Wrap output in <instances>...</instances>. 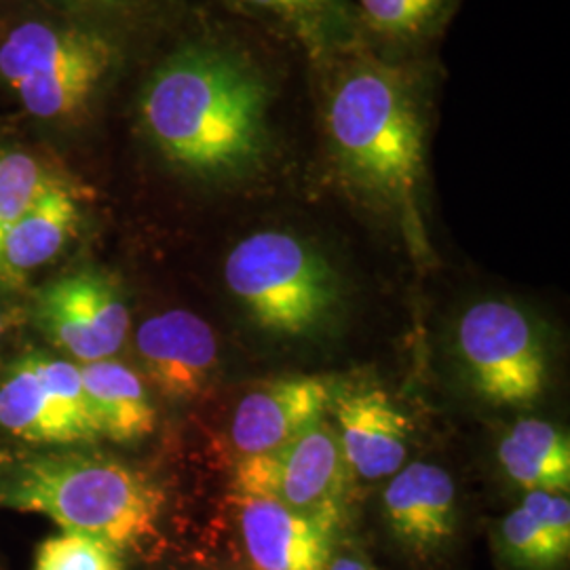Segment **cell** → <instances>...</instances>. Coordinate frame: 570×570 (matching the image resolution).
I'll list each match as a JSON object with an SVG mask.
<instances>
[{
  "label": "cell",
  "mask_w": 570,
  "mask_h": 570,
  "mask_svg": "<svg viewBox=\"0 0 570 570\" xmlns=\"http://www.w3.org/2000/svg\"><path fill=\"white\" fill-rule=\"evenodd\" d=\"M136 121L150 148L184 176L244 183L279 150L284 72L239 30H207L153 66L136 96Z\"/></svg>",
  "instance_id": "obj_1"
},
{
  "label": "cell",
  "mask_w": 570,
  "mask_h": 570,
  "mask_svg": "<svg viewBox=\"0 0 570 570\" xmlns=\"http://www.w3.org/2000/svg\"><path fill=\"white\" fill-rule=\"evenodd\" d=\"M438 63L393 60L355 45L311 63L317 131L341 180L414 239L435 119Z\"/></svg>",
  "instance_id": "obj_2"
},
{
  "label": "cell",
  "mask_w": 570,
  "mask_h": 570,
  "mask_svg": "<svg viewBox=\"0 0 570 570\" xmlns=\"http://www.w3.org/2000/svg\"><path fill=\"white\" fill-rule=\"evenodd\" d=\"M0 505L39 513L63 532L122 550L157 530L165 494L148 475L117 461L51 454L18 469L0 489Z\"/></svg>",
  "instance_id": "obj_3"
},
{
  "label": "cell",
  "mask_w": 570,
  "mask_h": 570,
  "mask_svg": "<svg viewBox=\"0 0 570 570\" xmlns=\"http://www.w3.org/2000/svg\"><path fill=\"white\" fill-rule=\"evenodd\" d=\"M122 66V45L91 21H21L0 42V79L47 122L85 119Z\"/></svg>",
  "instance_id": "obj_4"
},
{
  "label": "cell",
  "mask_w": 570,
  "mask_h": 570,
  "mask_svg": "<svg viewBox=\"0 0 570 570\" xmlns=\"http://www.w3.org/2000/svg\"><path fill=\"white\" fill-rule=\"evenodd\" d=\"M225 279L258 326L306 334L338 301V273L326 254L294 230L263 228L228 252Z\"/></svg>",
  "instance_id": "obj_5"
},
{
  "label": "cell",
  "mask_w": 570,
  "mask_h": 570,
  "mask_svg": "<svg viewBox=\"0 0 570 570\" xmlns=\"http://www.w3.org/2000/svg\"><path fill=\"white\" fill-rule=\"evenodd\" d=\"M235 492L275 501L334 537L348 497V465L336 431L320 421L284 449L245 456L235 471Z\"/></svg>",
  "instance_id": "obj_6"
},
{
  "label": "cell",
  "mask_w": 570,
  "mask_h": 570,
  "mask_svg": "<svg viewBox=\"0 0 570 570\" xmlns=\"http://www.w3.org/2000/svg\"><path fill=\"white\" fill-rule=\"evenodd\" d=\"M456 341L471 385L492 404H530L548 385V360L539 334L510 303L471 306L459 324Z\"/></svg>",
  "instance_id": "obj_7"
},
{
  "label": "cell",
  "mask_w": 570,
  "mask_h": 570,
  "mask_svg": "<svg viewBox=\"0 0 570 570\" xmlns=\"http://www.w3.org/2000/svg\"><path fill=\"white\" fill-rule=\"evenodd\" d=\"M0 428L30 444H89L102 438L79 366L42 353L23 355L4 372Z\"/></svg>",
  "instance_id": "obj_8"
},
{
  "label": "cell",
  "mask_w": 570,
  "mask_h": 570,
  "mask_svg": "<svg viewBox=\"0 0 570 570\" xmlns=\"http://www.w3.org/2000/svg\"><path fill=\"white\" fill-rule=\"evenodd\" d=\"M35 317L53 345L82 364L115 355L129 330L121 289L100 271H79L45 285Z\"/></svg>",
  "instance_id": "obj_9"
},
{
  "label": "cell",
  "mask_w": 570,
  "mask_h": 570,
  "mask_svg": "<svg viewBox=\"0 0 570 570\" xmlns=\"http://www.w3.org/2000/svg\"><path fill=\"white\" fill-rule=\"evenodd\" d=\"M332 404V387L320 376H285L247 393L230 423L233 449L245 456L284 449L317 425Z\"/></svg>",
  "instance_id": "obj_10"
},
{
  "label": "cell",
  "mask_w": 570,
  "mask_h": 570,
  "mask_svg": "<svg viewBox=\"0 0 570 570\" xmlns=\"http://www.w3.org/2000/svg\"><path fill=\"white\" fill-rule=\"evenodd\" d=\"M136 345L148 381L169 400L199 395L218 362L212 327L183 308L146 320Z\"/></svg>",
  "instance_id": "obj_11"
},
{
  "label": "cell",
  "mask_w": 570,
  "mask_h": 570,
  "mask_svg": "<svg viewBox=\"0 0 570 570\" xmlns=\"http://www.w3.org/2000/svg\"><path fill=\"white\" fill-rule=\"evenodd\" d=\"M332 407L348 471L364 480H381L402 469L410 421L383 391H345L332 397Z\"/></svg>",
  "instance_id": "obj_12"
},
{
  "label": "cell",
  "mask_w": 570,
  "mask_h": 570,
  "mask_svg": "<svg viewBox=\"0 0 570 570\" xmlns=\"http://www.w3.org/2000/svg\"><path fill=\"white\" fill-rule=\"evenodd\" d=\"M239 16L256 21L311 63L360 45L351 0H225Z\"/></svg>",
  "instance_id": "obj_13"
},
{
  "label": "cell",
  "mask_w": 570,
  "mask_h": 570,
  "mask_svg": "<svg viewBox=\"0 0 570 570\" xmlns=\"http://www.w3.org/2000/svg\"><path fill=\"white\" fill-rule=\"evenodd\" d=\"M385 518L407 550L419 556L440 550L456 529V490L449 471L428 463L397 471L385 490Z\"/></svg>",
  "instance_id": "obj_14"
},
{
  "label": "cell",
  "mask_w": 570,
  "mask_h": 570,
  "mask_svg": "<svg viewBox=\"0 0 570 570\" xmlns=\"http://www.w3.org/2000/svg\"><path fill=\"white\" fill-rule=\"evenodd\" d=\"M81 225L75 190L58 176L41 197L0 237V284L20 285L56 261Z\"/></svg>",
  "instance_id": "obj_15"
},
{
  "label": "cell",
  "mask_w": 570,
  "mask_h": 570,
  "mask_svg": "<svg viewBox=\"0 0 570 570\" xmlns=\"http://www.w3.org/2000/svg\"><path fill=\"white\" fill-rule=\"evenodd\" d=\"M239 527L254 570H327L332 537L279 503L239 497Z\"/></svg>",
  "instance_id": "obj_16"
},
{
  "label": "cell",
  "mask_w": 570,
  "mask_h": 570,
  "mask_svg": "<svg viewBox=\"0 0 570 570\" xmlns=\"http://www.w3.org/2000/svg\"><path fill=\"white\" fill-rule=\"evenodd\" d=\"M360 45L393 58H428L461 0H351Z\"/></svg>",
  "instance_id": "obj_17"
},
{
  "label": "cell",
  "mask_w": 570,
  "mask_h": 570,
  "mask_svg": "<svg viewBox=\"0 0 570 570\" xmlns=\"http://www.w3.org/2000/svg\"><path fill=\"white\" fill-rule=\"evenodd\" d=\"M79 372L102 438L125 444L142 440L155 429L157 412L131 367L100 360L82 364Z\"/></svg>",
  "instance_id": "obj_18"
},
{
  "label": "cell",
  "mask_w": 570,
  "mask_h": 570,
  "mask_svg": "<svg viewBox=\"0 0 570 570\" xmlns=\"http://www.w3.org/2000/svg\"><path fill=\"white\" fill-rule=\"evenodd\" d=\"M499 461L511 480L527 492H569V435L548 421H518L501 442Z\"/></svg>",
  "instance_id": "obj_19"
},
{
  "label": "cell",
  "mask_w": 570,
  "mask_h": 570,
  "mask_svg": "<svg viewBox=\"0 0 570 570\" xmlns=\"http://www.w3.org/2000/svg\"><path fill=\"white\" fill-rule=\"evenodd\" d=\"M56 176L26 150L0 153V237L32 207Z\"/></svg>",
  "instance_id": "obj_20"
},
{
  "label": "cell",
  "mask_w": 570,
  "mask_h": 570,
  "mask_svg": "<svg viewBox=\"0 0 570 570\" xmlns=\"http://www.w3.org/2000/svg\"><path fill=\"white\" fill-rule=\"evenodd\" d=\"M501 541L511 560L527 569H551L569 558V548L560 546L550 530L539 524L522 505L503 520Z\"/></svg>",
  "instance_id": "obj_21"
},
{
  "label": "cell",
  "mask_w": 570,
  "mask_h": 570,
  "mask_svg": "<svg viewBox=\"0 0 570 570\" xmlns=\"http://www.w3.org/2000/svg\"><path fill=\"white\" fill-rule=\"evenodd\" d=\"M35 570H122V562L119 550L100 539L61 530L42 541Z\"/></svg>",
  "instance_id": "obj_22"
},
{
  "label": "cell",
  "mask_w": 570,
  "mask_h": 570,
  "mask_svg": "<svg viewBox=\"0 0 570 570\" xmlns=\"http://www.w3.org/2000/svg\"><path fill=\"white\" fill-rule=\"evenodd\" d=\"M522 508L550 530L551 537L570 550V503L567 494L530 490L522 501Z\"/></svg>",
  "instance_id": "obj_23"
},
{
  "label": "cell",
  "mask_w": 570,
  "mask_h": 570,
  "mask_svg": "<svg viewBox=\"0 0 570 570\" xmlns=\"http://www.w3.org/2000/svg\"><path fill=\"white\" fill-rule=\"evenodd\" d=\"M68 7L87 11V13H100V16H129L138 13L144 7H148L153 0H63Z\"/></svg>",
  "instance_id": "obj_24"
},
{
  "label": "cell",
  "mask_w": 570,
  "mask_h": 570,
  "mask_svg": "<svg viewBox=\"0 0 570 570\" xmlns=\"http://www.w3.org/2000/svg\"><path fill=\"white\" fill-rule=\"evenodd\" d=\"M327 570H376L367 564L366 560L360 558H332Z\"/></svg>",
  "instance_id": "obj_25"
},
{
  "label": "cell",
  "mask_w": 570,
  "mask_h": 570,
  "mask_svg": "<svg viewBox=\"0 0 570 570\" xmlns=\"http://www.w3.org/2000/svg\"><path fill=\"white\" fill-rule=\"evenodd\" d=\"M0 330H2V324H0Z\"/></svg>",
  "instance_id": "obj_26"
}]
</instances>
